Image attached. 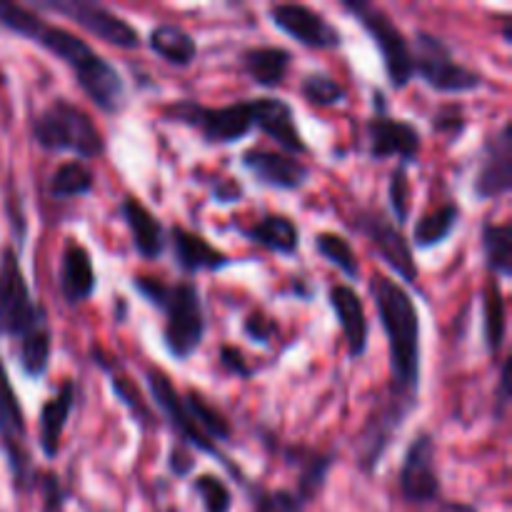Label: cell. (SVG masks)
I'll return each instance as SVG.
<instances>
[{
  "label": "cell",
  "instance_id": "1",
  "mask_svg": "<svg viewBox=\"0 0 512 512\" xmlns=\"http://www.w3.org/2000/svg\"><path fill=\"white\" fill-rule=\"evenodd\" d=\"M0 28L40 45L50 55L70 65L78 88L100 113L118 115L128 105V88L120 70L70 30L50 25L33 8L10 3V0H0Z\"/></svg>",
  "mask_w": 512,
  "mask_h": 512
},
{
  "label": "cell",
  "instance_id": "2",
  "mask_svg": "<svg viewBox=\"0 0 512 512\" xmlns=\"http://www.w3.org/2000/svg\"><path fill=\"white\" fill-rule=\"evenodd\" d=\"M380 328L390 350V388L418 398L420 390V315L408 290L393 278L375 275L370 283Z\"/></svg>",
  "mask_w": 512,
  "mask_h": 512
},
{
  "label": "cell",
  "instance_id": "3",
  "mask_svg": "<svg viewBox=\"0 0 512 512\" xmlns=\"http://www.w3.org/2000/svg\"><path fill=\"white\" fill-rule=\"evenodd\" d=\"M133 288L140 298L163 313V345L170 358L185 363L190 355L198 353L208 330L198 285L190 280L170 285L160 278L140 275L133 280Z\"/></svg>",
  "mask_w": 512,
  "mask_h": 512
},
{
  "label": "cell",
  "instance_id": "4",
  "mask_svg": "<svg viewBox=\"0 0 512 512\" xmlns=\"http://www.w3.org/2000/svg\"><path fill=\"white\" fill-rule=\"evenodd\" d=\"M33 140L48 153H73L80 160L105 155V138L80 105L58 98L33 118Z\"/></svg>",
  "mask_w": 512,
  "mask_h": 512
},
{
  "label": "cell",
  "instance_id": "5",
  "mask_svg": "<svg viewBox=\"0 0 512 512\" xmlns=\"http://www.w3.org/2000/svg\"><path fill=\"white\" fill-rule=\"evenodd\" d=\"M343 10L358 20L360 28H363L365 33L370 35V40L375 43L380 58H383L388 83L393 85L395 90L408 88V83L415 75L413 50H410L408 38H405L403 30L398 28V23H395L380 5L370 3V0H345Z\"/></svg>",
  "mask_w": 512,
  "mask_h": 512
},
{
  "label": "cell",
  "instance_id": "6",
  "mask_svg": "<svg viewBox=\"0 0 512 512\" xmlns=\"http://www.w3.org/2000/svg\"><path fill=\"white\" fill-rule=\"evenodd\" d=\"M0 450L8 460L13 488L18 493H33L38 470H35L33 455L28 448V425H25L23 405L10 383L3 358H0Z\"/></svg>",
  "mask_w": 512,
  "mask_h": 512
},
{
  "label": "cell",
  "instance_id": "7",
  "mask_svg": "<svg viewBox=\"0 0 512 512\" xmlns=\"http://www.w3.org/2000/svg\"><path fill=\"white\" fill-rule=\"evenodd\" d=\"M163 118L168 123L188 125L198 130L200 138L208 145H228L238 143L245 135L253 133V115H250V100H240L233 105H210L198 100H178L163 110Z\"/></svg>",
  "mask_w": 512,
  "mask_h": 512
},
{
  "label": "cell",
  "instance_id": "8",
  "mask_svg": "<svg viewBox=\"0 0 512 512\" xmlns=\"http://www.w3.org/2000/svg\"><path fill=\"white\" fill-rule=\"evenodd\" d=\"M413 68L415 75L423 78L428 88L443 95L473 93L483 88L485 78L478 70H470L453 58V50L443 38L418 30L413 43Z\"/></svg>",
  "mask_w": 512,
  "mask_h": 512
},
{
  "label": "cell",
  "instance_id": "9",
  "mask_svg": "<svg viewBox=\"0 0 512 512\" xmlns=\"http://www.w3.org/2000/svg\"><path fill=\"white\" fill-rule=\"evenodd\" d=\"M418 398L398 393V390L388 388L383 398L373 403L368 420H365L363 430L355 440V455H358V468L365 475H373L378 470L380 460H383L385 450L390 448L398 430L403 428L408 415L415 410Z\"/></svg>",
  "mask_w": 512,
  "mask_h": 512
},
{
  "label": "cell",
  "instance_id": "10",
  "mask_svg": "<svg viewBox=\"0 0 512 512\" xmlns=\"http://www.w3.org/2000/svg\"><path fill=\"white\" fill-rule=\"evenodd\" d=\"M40 323H48V313L30 295L18 253L8 245L0 250V335L20 340Z\"/></svg>",
  "mask_w": 512,
  "mask_h": 512
},
{
  "label": "cell",
  "instance_id": "11",
  "mask_svg": "<svg viewBox=\"0 0 512 512\" xmlns=\"http://www.w3.org/2000/svg\"><path fill=\"white\" fill-rule=\"evenodd\" d=\"M145 383H148L150 398L155 400V405H158V410L163 413V418L168 420V425L173 428V433L178 435L180 445H185V448H190V450H198V453L210 455V458L218 460V463L223 465L230 475H235V480H238L240 485H248L245 483L243 473L238 470V465L230 463V460L220 453L218 445H215L213 440L205 438L203 430L195 425V420L190 418L188 408H185L183 395L175 390L173 380H170L163 370H158V368L145 370Z\"/></svg>",
  "mask_w": 512,
  "mask_h": 512
},
{
  "label": "cell",
  "instance_id": "12",
  "mask_svg": "<svg viewBox=\"0 0 512 512\" xmlns=\"http://www.w3.org/2000/svg\"><path fill=\"white\" fill-rule=\"evenodd\" d=\"M350 228L358 235H363L373 250L378 253V258L385 265L393 268V273L400 280H405L408 285H413L418 280L420 270L418 263L413 258V248H410V240L405 238L403 230L393 223L388 213H383L380 208H363L353 215L350 220Z\"/></svg>",
  "mask_w": 512,
  "mask_h": 512
},
{
  "label": "cell",
  "instance_id": "13",
  "mask_svg": "<svg viewBox=\"0 0 512 512\" xmlns=\"http://www.w3.org/2000/svg\"><path fill=\"white\" fill-rule=\"evenodd\" d=\"M33 10L63 15L103 43L115 45V48L135 50L140 45V33L128 20L120 18L105 5L93 3V0H38V3H33Z\"/></svg>",
  "mask_w": 512,
  "mask_h": 512
},
{
  "label": "cell",
  "instance_id": "14",
  "mask_svg": "<svg viewBox=\"0 0 512 512\" xmlns=\"http://www.w3.org/2000/svg\"><path fill=\"white\" fill-rule=\"evenodd\" d=\"M440 490L443 488L435 460V438L430 433H418L400 465V493L408 503L430 505L438 503Z\"/></svg>",
  "mask_w": 512,
  "mask_h": 512
},
{
  "label": "cell",
  "instance_id": "15",
  "mask_svg": "<svg viewBox=\"0 0 512 512\" xmlns=\"http://www.w3.org/2000/svg\"><path fill=\"white\" fill-rule=\"evenodd\" d=\"M512 190V123L505 120L480 150L473 195L480 203L505 198Z\"/></svg>",
  "mask_w": 512,
  "mask_h": 512
},
{
  "label": "cell",
  "instance_id": "16",
  "mask_svg": "<svg viewBox=\"0 0 512 512\" xmlns=\"http://www.w3.org/2000/svg\"><path fill=\"white\" fill-rule=\"evenodd\" d=\"M275 28L313 50H333L343 45V33L318 10L300 3H278L268 10Z\"/></svg>",
  "mask_w": 512,
  "mask_h": 512
},
{
  "label": "cell",
  "instance_id": "17",
  "mask_svg": "<svg viewBox=\"0 0 512 512\" xmlns=\"http://www.w3.org/2000/svg\"><path fill=\"white\" fill-rule=\"evenodd\" d=\"M368 145L373 160L400 158V165L408 168L418 163L423 138L408 120L393 118L388 113H373V118L368 120Z\"/></svg>",
  "mask_w": 512,
  "mask_h": 512
},
{
  "label": "cell",
  "instance_id": "18",
  "mask_svg": "<svg viewBox=\"0 0 512 512\" xmlns=\"http://www.w3.org/2000/svg\"><path fill=\"white\" fill-rule=\"evenodd\" d=\"M240 163L260 185L275 190H300L310 180V168L303 160L278 150L250 148L240 155Z\"/></svg>",
  "mask_w": 512,
  "mask_h": 512
},
{
  "label": "cell",
  "instance_id": "19",
  "mask_svg": "<svg viewBox=\"0 0 512 512\" xmlns=\"http://www.w3.org/2000/svg\"><path fill=\"white\" fill-rule=\"evenodd\" d=\"M253 128L273 138L290 155H308V143L300 135L295 123V110L280 98H250Z\"/></svg>",
  "mask_w": 512,
  "mask_h": 512
},
{
  "label": "cell",
  "instance_id": "20",
  "mask_svg": "<svg viewBox=\"0 0 512 512\" xmlns=\"http://www.w3.org/2000/svg\"><path fill=\"white\" fill-rule=\"evenodd\" d=\"M168 243L173 250L175 265L183 270L185 275H198V273H218L233 265L228 253L215 248L213 243L203 238L200 233L183 228V225H173L168 230Z\"/></svg>",
  "mask_w": 512,
  "mask_h": 512
},
{
  "label": "cell",
  "instance_id": "21",
  "mask_svg": "<svg viewBox=\"0 0 512 512\" xmlns=\"http://www.w3.org/2000/svg\"><path fill=\"white\" fill-rule=\"evenodd\" d=\"M60 295L68 305H83L85 300L93 298L98 280H95V268L90 253L85 245L78 240L68 238L63 245V255H60V273H58Z\"/></svg>",
  "mask_w": 512,
  "mask_h": 512
},
{
  "label": "cell",
  "instance_id": "22",
  "mask_svg": "<svg viewBox=\"0 0 512 512\" xmlns=\"http://www.w3.org/2000/svg\"><path fill=\"white\" fill-rule=\"evenodd\" d=\"M120 218L128 225L133 248L140 258L158 260L165 253V248H168V230L163 228V223L135 195H125L120 200Z\"/></svg>",
  "mask_w": 512,
  "mask_h": 512
},
{
  "label": "cell",
  "instance_id": "23",
  "mask_svg": "<svg viewBox=\"0 0 512 512\" xmlns=\"http://www.w3.org/2000/svg\"><path fill=\"white\" fill-rule=\"evenodd\" d=\"M330 310L338 318L340 330L345 335V343H348L350 358H363L368 353L370 343V325L365 318V308L360 295L355 293L348 285H333L328 293Z\"/></svg>",
  "mask_w": 512,
  "mask_h": 512
},
{
  "label": "cell",
  "instance_id": "24",
  "mask_svg": "<svg viewBox=\"0 0 512 512\" xmlns=\"http://www.w3.org/2000/svg\"><path fill=\"white\" fill-rule=\"evenodd\" d=\"M75 400H78V385H75V380L68 378L58 385V390L40 408L38 445L48 460L58 458L60 438H63V430L75 408Z\"/></svg>",
  "mask_w": 512,
  "mask_h": 512
},
{
  "label": "cell",
  "instance_id": "25",
  "mask_svg": "<svg viewBox=\"0 0 512 512\" xmlns=\"http://www.w3.org/2000/svg\"><path fill=\"white\" fill-rule=\"evenodd\" d=\"M235 230L250 243L275 255H283V258H293L300 250V228L288 215H265L253 225H235Z\"/></svg>",
  "mask_w": 512,
  "mask_h": 512
},
{
  "label": "cell",
  "instance_id": "26",
  "mask_svg": "<svg viewBox=\"0 0 512 512\" xmlns=\"http://www.w3.org/2000/svg\"><path fill=\"white\" fill-rule=\"evenodd\" d=\"M285 458L290 465L298 468V495L303 503H310L320 495V490L328 483V473L335 463L333 453H323V450L305 448V445H293L285 450Z\"/></svg>",
  "mask_w": 512,
  "mask_h": 512
},
{
  "label": "cell",
  "instance_id": "27",
  "mask_svg": "<svg viewBox=\"0 0 512 512\" xmlns=\"http://www.w3.org/2000/svg\"><path fill=\"white\" fill-rule=\"evenodd\" d=\"M243 73L260 88H278L293 65V53L280 45H263V48H248L240 55Z\"/></svg>",
  "mask_w": 512,
  "mask_h": 512
},
{
  "label": "cell",
  "instance_id": "28",
  "mask_svg": "<svg viewBox=\"0 0 512 512\" xmlns=\"http://www.w3.org/2000/svg\"><path fill=\"white\" fill-rule=\"evenodd\" d=\"M148 48L175 68H188L198 58V43L193 35L173 23L155 25L148 35Z\"/></svg>",
  "mask_w": 512,
  "mask_h": 512
},
{
  "label": "cell",
  "instance_id": "29",
  "mask_svg": "<svg viewBox=\"0 0 512 512\" xmlns=\"http://www.w3.org/2000/svg\"><path fill=\"white\" fill-rule=\"evenodd\" d=\"M480 245H483L490 278L508 280L512 275V223L485 220L480 230Z\"/></svg>",
  "mask_w": 512,
  "mask_h": 512
},
{
  "label": "cell",
  "instance_id": "30",
  "mask_svg": "<svg viewBox=\"0 0 512 512\" xmlns=\"http://www.w3.org/2000/svg\"><path fill=\"white\" fill-rule=\"evenodd\" d=\"M508 333V313H505V295L498 278H488L483 288V340L490 358L500 353Z\"/></svg>",
  "mask_w": 512,
  "mask_h": 512
},
{
  "label": "cell",
  "instance_id": "31",
  "mask_svg": "<svg viewBox=\"0 0 512 512\" xmlns=\"http://www.w3.org/2000/svg\"><path fill=\"white\" fill-rule=\"evenodd\" d=\"M460 223V205L448 200V203L438 205V208L428 210L425 215H420V220L413 228V243L418 248L430 250L435 245H443L445 240L453 235V230Z\"/></svg>",
  "mask_w": 512,
  "mask_h": 512
},
{
  "label": "cell",
  "instance_id": "32",
  "mask_svg": "<svg viewBox=\"0 0 512 512\" xmlns=\"http://www.w3.org/2000/svg\"><path fill=\"white\" fill-rule=\"evenodd\" d=\"M50 353H53L50 323H40L38 328H33L18 340V365L30 380H38L48 373Z\"/></svg>",
  "mask_w": 512,
  "mask_h": 512
},
{
  "label": "cell",
  "instance_id": "33",
  "mask_svg": "<svg viewBox=\"0 0 512 512\" xmlns=\"http://www.w3.org/2000/svg\"><path fill=\"white\" fill-rule=\"evenodd\" d=\"M95 190L93 170L83 163V160H68L55 168V173L48 180V193L55 200H70L83 198Z\"/></svg>",
  "mask_w": 512,
  "mask_h": 512
},
{
  "label": "cell",
  "instance_id": "34",
  "mask_svg": "<svg viewBox=\"0 0 512 512\" xmlns=\"http://www.w3.org/2000/svg\"><path fill=\"white\" fill-rule=\"evenodd\" d=\"M183 403H185V408H188L190 418L195 420V425L203 430L205 438L213 440L215 445L230 443V435H233L230 423L218 413V410L213 408V405L205 403L203 395L195 393V390H188V393L183 395Z\"/></svg>",
  "mask_w": 512,
  "mask_h": 512
},
{
  "label": "cell",
  "instance_id": "35",
  "mask_svg": "<svg viewBox=\"0 0 512 512\" xmlns=\"http://www.w3.org/2000/svg\"><path fill=\"white\" fill-rule=\"evenodd\" d=\"M315 250H318V255H323L328 263H333L348 280L355 283V280L360 278V263L358 258H355V250L353 245H350V240H345L343 235L318 233L315 235Z\"/></svg>",
  "mask_w": 512,
  "mask_h": 512
},
{
  "label": "cell",
  "instance_id": "36",
  "mask_svg": "<svg viewBox=\"0 0 512 512\" xmlns=\"http://www.w3.org/2000/svg\"><path fill=\"white\" fill-rule=\"evenodd\" d=\"M108 378H110V388H113L115 398H118L120 403L128 408V413L133 415L135 423H138L143 430L155 428L153 410L148 408V403H145L143 395H140V390L133 385V380L123 378V375H120L115 368L108 370Z\"/></svg>",
  "mask_w": 512,
  "mask_h": 512
},
{
  "label": "cell",
  "instance_id": "37",
  "mask_svg": "<svg viewBox=\"0 0 512 512\" xmlns=\"http://www.w3.org/2000/svg\"><path fill=\"white\" fill-rule=\"evenodd\" d=\"M300 95L308 100L310 105H320V108H330V105H340L345 100V88L328 73H310L300 80Z\"/></svg>",
  "mask_w": 512,
  "mask_h": 512
},
{
  "label": "cell",
  "instance_id": "38",
  "mask_svg": "<svg viewBox=\"0 0 512 512\" xmlns=\"http://www.w3.org/2000/svg\"><path fill=\"white\" fill-rule=\"evenodd\" d=\"M193 493L200 498L205 512H230L233 508V493L218 475H198L193 483Z\"/></svg>",
  "mask_w": 512,
  "mask_h": 512
},
{
  "label": "cell",
  "instance_id": "39",
  "mask_svg": "<svg viewBox=\"0 0 512 512\" xmlns=\"http://www.w3.org/2000/svg\"><path fill=\"white\" fill-rule=\"evenodd\" d=\"M255 512H305V503L295 495V490H265L250 488Z\"/></svg>",
  "mask_w": 512,
  "mask_h": 512
},
{
  "label": "cell",
  "instance_id": "40",
  "mask_svg": "<svg viewBox=\"0 0 512 512\" xmlns=\"http://www.w3.org/2000/svg\"><path fill=\"white\" fill-rule=\"evenodd\" d=\"M388 200H390V210H393L395 225L403 228L410 218V180H408V168H403V165H398V168L390 173Z\"/></svg>",
  "mask_w": 512,
  "mask_h": 512
},
{
  "label": "cell",
  "instance_id": "41",
  "mask_svg": "<svg viewBox=\"0 0 512 512\" xmlns=\"http://www.w3.org/2000/svg\"><path fill=\"white\" fill-rule=\"evenodd\" d=\"M35 488H38L40 495H43V510L45 512H60V510H63L65 498H68V490L60 485L58 475L38 473Z\"/></svg>",
  "mask_w": 512,
  "mask_h": 512
},
{
  "label": "cell",
  "instance_id": "42",
  "mask_svg": "<svg viewBox=\"0 0 512 512\" xmlns=\"http://www.w3.org/2000/svg\"><path fill=\"white\" fill-rule=\"evenodd\" d=\"M433 125L438 133H445V135H453V138H458L460 133L465 130V115L463 110L458 108V105H445V108H440L438 113H435L433 118Z\"/></svg>",
  "mask_w": 512,
  "mask_h": 512
},
{
  "label": "cell",
  "instance_id": "43",
  "mask_svg": "<svg viewBox=\"0 0 512 512\" xmlns=\"http://www.w3.org/2000/svg\"><path fill=\"white\" fill-rule=\"evenodd\" d=\"M243 333L248 335L253 343L270 345V343H273V335H275V323L270 318H265L263 313H253V315H248V318H245Z\"/></svg>",
  "mask_w": 512,
  "mask_h": 512
},
{
  "label": "cell",
  "instance_id": "44",
  "mask_svg": "<svg viewBox=\"0 0 512 512\" xmlns=\"http://www.w3.org/2000/svg\"><path fill=\"white\" fill-rule=\"evenodd\" d=\"M210 193H213L215 203L230 205V203H240L245 190L235 178H215L213 185H210Z\"/></svg>",
  "mask_w": 512,
  "mask_h": 512
},
{
  "label": "cell",
  "instance_id": "45",
  "mask_svg": "<svg viewBox=\"0 0 512 512\" xmlns=\"http://www.w3.org/2000/svg\"><path fill=\"white\" fill-rule=\"evenodd\" d=\"M220 363H223V368L228 373L238 375V378H253V370L245 363V355L238 348H233V345H223L220 348Z\"/></svg>",
  "mask_w": 512,
  "mask_h": 512
},
{
  "label": "cell",
  "instance_id": "46",
  "mask_svg": "<svg viewBox=\"0 0 512 512\" xmlns=\"http://www.w3.org/2000/svg\"><path fill=\"white\" fill-rule=\"evenodd\" d=\"M168 468L175 478H188L195 468V458H193V453H190V448H185V445H180V443L175 445V448L170 450Z\"/></svg>",
  "mask_w": 512,
  "mask_h": 512
},
{
  "label": "cell",
  "instance_id": "47",
  "mask_svg": "<svg viewBox=\"0 0 512 512\" xmlns=\"http://www.w3.org/2000/svg\"><path fill=\"white\" fill-rule=\"evenodd\" d=\"M510 370H512V360H503V365H500V378H498V390H495V413L503 415L505 408L510 405L512 400V393H510V385H512V378H510Z\"/></svg>",
  "mask_w": 512,
  "mask_h": 512
},
{
  "label": "cell",
  "instance_id": "48",
  "mask_svg": "<svg viewBox=\"0 0 512 512\" xmlns=\"http://www.w3.org/2000/svg\"><path fill=\"white\" fill-rule=\"evenodd\" d=\"M438 512H478V508L468 503H443Z\"/></svg>",
  "mask_w": 512,
  "mask_h": 512
},
{
  "label": "cell",
  "instance_id": "49",
  "mask_svg": "<svg viewBox=\"0 0 512 512\" xmlns=\"http://www.w3.org/2000/svg\"><path fill=\"white\" fill-rule=\"evenodd\" d=\"M125 315H128V303H125L123 298H118V303H115L113 320H115V323H125Z\"/></svg>",
  "mask_w": 512,
  "mask_h": 512
},
{
  "label": "cell",
  "instance_id": "50",
  "mask_svg": "<svg viewBox=\"0 0 512 512\" xmlns=\"http://www.w3.org/2000/svg\"><path fill=\"white\" fill-rule=\"evenodd\" d=\"M503 38H505V43H512V20L510 18L503 20Z\"/></svg>",
  "mask_w": 512,
  "mask_h": 512
}]
</instances>
